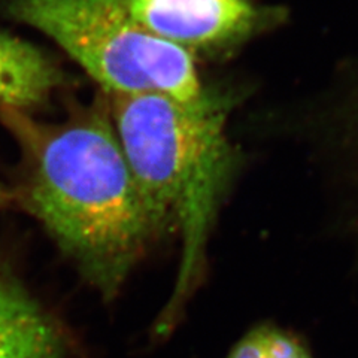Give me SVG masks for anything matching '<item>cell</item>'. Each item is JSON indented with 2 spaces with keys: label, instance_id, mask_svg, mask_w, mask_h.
<instances>
[{
  "label": "cell",
  "instance_id": "8992f818",
  "mask_svg": "<svg viewBox=\"0 0 358 358\" xmlns=\"http://www.w3.org/2000/svg\"><path fill=\"white\" fill-rule=\"evenodd\" d=\"M62 81V71L35 45L0 30V112L35 108Z\"/></svg>",
  "mask_w": 358,
  "mask_h": 358
},
{
  "label": "cell",
  "instance_id": "52a82bcc",
  "mask_svg": "<svg viewBox=\"0 0 358 358\" xmlns=\"http://www.w3.org/2000/svg\"><path fill=\"white\" fill-rule=\"evenodd\" d=\"M226 358H313L300 334L272 321H262L246 330Z\"/></svg>",
  "mask_w": 358,
  "mask_h": 358
},
{
  "label": "cell",
  "instance_id": "3957f363",
  "mask_svg": "<svg viewBox=\"0 0 358 358\" xmlns=\"http://www.w3.org/2000/svg\"><path fill=\"white\" fill-rule=\"evenodd\" d=\"M9 14L54 41L108 96H206L193 55L133 20L124 0H9Z\"/></svg>",
  "mask_w": 358,
  "mask_h": 358
},
{
  "label": "cell",
  "instance_id": "7a4b0ae2",
  "mask_svg": "<svg viewBox=\"0 0 358 358\" xmlns=\"http://www.w3.org/2000/svg\"><path fill=\"white\" fill-rule=\"evenodd\" d=\"M108 110L145 203L181 239L176 281L154 327L164 338L203 279L208 243L236 172L226 108L209 94L182 103L145 93L109 96Z\"/></svg>",
  "mask_w": 358,
  "mask_h": 358
},
{
  "label": "cell",
  "instance_id": "5b68a950",
  "mask_svg": "<svg viewBox=\"0 0 358 358\" xmlns=\"http://www.w3.org/2000/svg\"><path fill=\"white\" fill-rule=\"evenodd\" d=\"M63 336L26 288L0 275V358H64Z\"/></svg>",
  "mask_w": 358,
  "mask_h": 358
},
{
  "label": "cell",
  "instance_id": "277c9868",
  "mask_svg": "<svg viewBox=\"0 0 358 358\" xmlns=\"http://www.w3.org/2000/svg\"><path fill=\"white\" fill-rule=\"evenodd\" d=\"M133 20L157 38L187 51L221 48L262 24L248 0H124Z\"/></svg>",
  "mask_w": 358,
  "mask_h": 358
},
{
  "label": "cell",
  "instance_id": "ba28073f",
  "mask_svg": "<svg viewBox=\"0 0 358 358\" xmlns=\"http://www.w3.org/2000/svg\"><path fill=\"white\" fill-rule=\"evenodd\" d=\"M343 234H346V238L351 239L352 245L355 246V252H357V257H358V220L354 221L351 226L346 229L345 231H342Z\"/></svg>",
  "mask_w": 358,
  "mask_h": 358
},
{
  "label": "cell",
  "instance_id": "6da1fadb",
  "mask_svg": "<svg viewBox=\"0 0 358 358\" xmlns=\"http://www.w3.org/2000/svg\"><path fill=\"white\" fill-rule=\"evenodd\" d=\"M24 159L22 205L47 229L85 281L114 299L167 233L139 192L108 114L99 110L47 124L3 110Z\"/></svg>",
  "mask_w": 358,
  "mask_h": 358
},
{
  "label": "cell",
  "instance_id": "9c48e42d",
  "mask_svg": "<svg viewBox=\"0 0 358 358\" xmlns=\"http://www.w3.org/2000/svg\"><path fill=\"white\" fill-rule=\"evenodd\" d=\"M9 197H10V194L2 187V184H0V209L3 208V205L9 200Z\"/></svg>",
  "mask_w": 358,
  "mask_h": 358
}]
</instances>
